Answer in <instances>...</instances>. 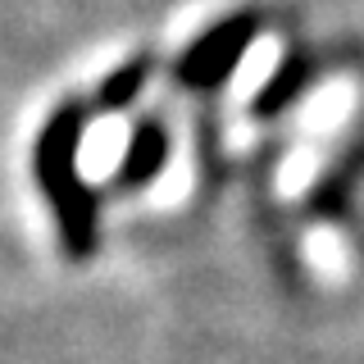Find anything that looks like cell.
Here are the masks:
<instances>
[{"instance_id": "6da1fadb", "label": "cell", "mask_w": 364, "mask_h": 364, "mask_svg": "<svg viewBox=\"0 0 364 364\" xmlns=\"http://www.w3.org/2000/svg\"><path fill=\"white\" fill-rule=\"evenodd\" d=\"M87 100H60L46 114L37 141H32V178H37L46 205L55 214V232H60L64 259L87 264L100 246V214H96V191L82 178V136L91 123Z\"/></svg>"}, {"instance_id": "7a4b0ae2", "label": "cell", "mask_w": 364, "mask_h": 364, "mask_svg": "<svg viewBox=\"0 0 364 364\" xmlns=\"http://www.w3.org/2000/svg\"><path fill=\"white\" fill-rule=\"evenodd\" d=\"M250 37H255V23H250L246 14L214 23L205 37H196V41L187 46V55L173 64V77H178L182 87H191V91L219 87L223 77L237 68V60H242V50L250 46Z\"/></svg>"}, {"instance_id": "3957f363", "label": "cell", "mask_w": 364, "mask_h": 364, "mask_svg": "<svg viewBox=\"0 0 364 364\" xmlns=\"http://www.w3.org/2000/svg\"><path fill=\"white\" fill-rule=\"evenodd\" d=\"M168 164V128L159 119H141L128 136V151L119 159V173H114V187L119 191H146L151 182L164 173Z\"/></svg>"}, {"instance_id": "277c9868", "label": "cell", "mask_w": 364, "mask_h": 364, "mask_svg": "<svg viewBox=\"0 0 364 364\" xmlns=\"http://www.w3.org/2000/svg\"><path fill=\"white\" fill-rule=\"evenodd\" d=\"M155 73V55H132V60H123L114 73L105 77V82L96 87V96H91V109L96 114H119V109H132L136 96L146 91V82H151Z\"/></svg>"}]
</instances>
